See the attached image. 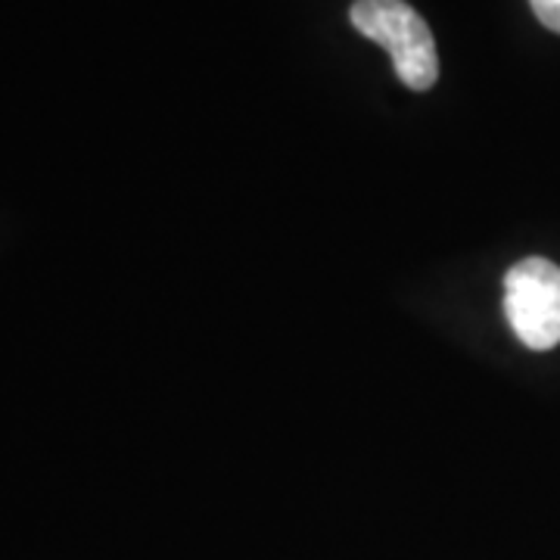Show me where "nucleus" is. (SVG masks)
Masks as SVG:
<instances>
[{
  "label": "nucleus",
  "mask_w": 560,
  "mask_h": 560,
  "mask_svg": "<svg viewBox=\"0 0 560 560\" xmlns=\"http://www.w3.org/2000/svg\"><path fill=\"white\" fill-rule=\"evenodd\" d=\"M349 20L364 38L389 50L396 75L411 91H430L440 79V57L430 25L405 0H355Z\"/></svg>",
  "instance_id": "nucleus-1"
},
{
  "label": "nucleus",
  "mask_w": 560,
  "mask_h": 560,
  "mask_svg": "<svg viewBox=\"0 0 560 560\" xmlns=\"http://www.w3.org/2000/svg\"><path fill=\"white\" fill-rule=\"evenodd\" d=\"M504 315L523 346L545 352L560 342V268L555 261L523 259L504 278Z\"/></svg>",
  "instance_id": "nucleus-2"
},
{
  "label": "nucleus",
  "mask_w": 560,
  "mask_h": 560,
  "mask_svg": "<svg viewBox=\"0 0 560 560\" xmlns=\"http://www.w3.org/2000/svg\"><path fill=\"white\" fill-rule=\"evenodd\" d=\"M529 3H533V13L539 16L541 25L560 35V0H529Z\"/></svg>",
  "instance_id": "nucleus-3"
}]
</instances>
